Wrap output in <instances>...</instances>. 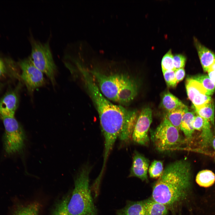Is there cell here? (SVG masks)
<instances>
[{
  "instance_id": "cell-1",
  "label": "cell",
  "mask_w": 215,
  "mask_h": 215,
  "mask_svg": "<svg viewBox=\"0 0 215 215\" xmlns=\"http://www.w3.org/2000/svg\"><path fill=\"white\" fill-rule=\"evenodd\" d=\"M79 71L99 114L105 139L103 162H106L117 138L124 141L131 138L138 115L136 110L112 103L102 93L89 71L84 67Z\"/></svg>"
},
{
  "instance_id": "cell-2",
  "label": "cell",
  "mask_w": 215,
  "mask_h": 215,
  "mask_svg": "<svg viewBox=\"0 0 215 215\" xmlns=\"http://www.w3.org/2000/svg\"><path fill=\"white\" fill-rule=\"evenodd\" d=\"M191 167L185 159L168 165L154 184L151 198L173 209L186 201L191 187Z\"/></svg>"
},
{
  "instance_id": "cell-3",
  "label": "cell",
  "mask_w": 215,
  "mask_h": 215,
  "mask_svg": "<svg viewBox=\"0 0 215 215\" xmlns=\"http://www.w3.org/2000/svg\"><path fill=\"white\" fill-rule=\"evenodd\" d=\"M89 72L95 79L102 93L108 99L121 104L127 105L136 95V84L127 74L106 75L94 70Z\"/></svg>"
},
{
  "instance_id": "cell-4",
  "label": "cell",
  "mask_w": 215,
  "mask_h": 215,
  "mask_svg": "<svg viewBox=\"0 0 215 215\" xmlns=\"http://www.w3.org/2000/svg\"><path fill=\"white\" fill-rule=\"evenodd\" d=\"M90 170L88 166L83 167L76 178L74 188L67 205L72 215H98L90 188Z\"/></svg>"
},
{
  "instance_id": "cell-5",
  "label": "cell",
  "mask_w": 215,
  "mask_h": 215,
  "mask_svg": "<svg viewBox=\"0 0 215 215\" xmlns=\"http://www.w3.org/2000/svg\"><path fill=\"white\" fill-rule=\"evenodd\" d=\"M29 41L31 46V53L29 56L32 62L46 75L54 86L57 70L50 47V38L45 42H42L36 39L31 34Z\"/></svg>"
},
{
  "instance_id": "cell-6",
  "label": "cell",
  "mask_w": 215,
  "mask_h": 215,
  "mask_svg": "<svg viewBox=\"0 0 215 215\" xmlns=\"http://www.w3.org/2000/svg\"><path fill=\"white\" fill-rule=\"evenodd\" d=\"M4 128L3 139L4 150L9 156L22 151L26 139L25 132L15 116L0 117Z\"/></svg>"
},
{
  "instance_id": "cell-7",
  "label": "cell",
  "mask_w": 215,
  "mask_h": 215,
  "mask_svg": "<svg viewBox=\"0 0 215 215\" xmlns=\"http://www.w3.org/2000/svg\"><path fill=\"white\" fill-rule=\"evenodd\" d=\"M151 139L156 149L160 152L178 150L185 142L179 130L166 119L151 133Z\"/></svg>"
},
{
  "instance_id": "cell-8",
  "label": "cell",
  "mask_w": 215,
  "mask_h": 215,
  "mask_svg": "<svg viewBox=\"0 0 215 215\" xmlns=\"http://www.w3.org/2000/svg\"><path fill=\"white\" fill-rule=\"evenodd\" d=\"M19 64L22 70L20 77L30 95L37 88L45 84L44 73L34 65L30 56L20 60Z\"/></svg>"
},
{
  "instance_id": "cell-9",
  "label": "cell",
  "mask_w": 215,
  "mask_h": 215,
  "mask_svg": "<svg viewBox=\"0 0 215 215\" xmlns=\"http://www.w3.org/2000/svg\"><path fill=\"white\" fill-rule=\"evenodd\" d=\"M152 121L151 109L148 108L143 109L138 115L132 135L134 142L143 145L148 144V131Z\"/></svg>"
},
{
  "instance_id": "cell-10",
  "label": "cell",
  "mask_w": 215,
  "mask_h": 215,
  "mask_svg": "<svg viewBox=\"0 0 215 215\" xmlns=\"http://www.w3.org/2000/svg\"><path fill=\"white\" fill-rule=\"evenodd\" d=\"M185 86L188 98L195 108H201L213 100L202 85L193 78L187 79Z\"/></svg>"
},
{
  "instance_id": "cell-11",
  "label": "cell",
  "mask_w": 215,
  "mask_h": 215,
  "mask_svg": "<svg viewBox=\"0 0 215 215\" xmlns=\"http://www.w3.org/2000/svg\"><path fill=\"white\" fill-rule=\"evenodd\" d=\"M149 161L143 155L137 151L134 153L129 177H137L143 181L148 182V172Z\"/></svg>"
},
{
  "instance_id": "cell-12",
  "label": "cell",
  "mask_w": 215,
  "mask_h": 215,
  "mask_svg": "<svg viewBox=\"0 0 215 215\" xmlns=\"http://www.w3.org/2000/svg\"><path fill=\"white\" fill-rule=\"evenodd\" d=\"M17 88L8 91L0 99V117L15 116L19 104Z\"/></svg>"
},
{
  "instance_id": "cell-13",
  "label": "cell",
  "mask_w": 215,
  "mask_h": 215,
  "mask_svg": "<svg viewBox=\"0 0 215 215\" xmlns=\"http://www.w3.org/2000/svg\"><path fill=\"white\" fill-rule=\"evenodd\" d=\"M194 42L204 70L207 72L215 62V53L194 38Z\"/></svg>"
},
{
  "instance_id": "cell-14",
  "label": "cell",
  "mask_w": 215,
  "mask_h": 215,
  "mask_svg": "<svg viewBox=\"0 0 215 215\" xmlns=\"http://www.w3.org/2000/svg\"><path fill=\"white\" fill-rule=\"evenodd\" d=\"M116 215H147L145 200H127L123 208L116 210Z\"/></svg>"
},
{
  "instance_id": "cell-15",
  "label": "cell",
  "mask_w": 215,
  "mask_h": 215,
  "mask_svg": "<svg viewBox=\"0 0 215 215\" xmlns=\"http://www.w3.org/2000/svg\"><path fill=\"white\" fill-rule=\"evenodd\" d=\"M195 116L194 112L188 111L184 114L181 121L180 130L184 135L185 141L188 142L191 141L193 137L194 130L192 124Z\"/></svg>"
},
{
  "instance_id": "cell-16",
  "label": "cell",
  "mask_w": 215,
  "mask_h": 215,
  "mask_svg": "<svg viewBox=\"0 0 215 215\" xmlns=\"http://www.w3.org/2000/svg\"><path fill=\"white\" fill-rule=\"evenodd\" d=\"M201 131L199 144L202 149L207 150L212 146L214 137L211 130V124L208 120L205 119Z\"/></svg>"
},
{
  "instance_id": "cell-17",
  "label": "cell",
  "mask_w": 215,
  "mask_h": 215,
  "mask_svg": "<svg viewBox=\"0 0 215 215\" xmlns=\"http://www.w3.org/2000/svg\"><path fill=\"white\" fill-rule=\"evenodd\" d=\"M147 215H168L169 209L165 205L151 197L145 200Z\"/></svg>"
},
{
  "instance_id": "cell-18",
  "label": "cell",
  "mask_w": 215,
  "mask_h": 215,
  "mask_svg": "<svg viewBox=\"0 0 215 215\" xmlns=\"http://www.w3.org/2000/svg\"><path fill=\"white\" fill-rule=\"evenodd\" d=\"M162 105L167 112L187 107L177 98L169 92H167L163 95Z\"/></svg>"
},
{
  "instance_id": "cell-19",
  "label": "cell",
  "mask_w": 215,
  "mask_h": 215,
  "mask_svg": "<svg viewBox=\"0 0 215 215\" xmlns=\"http://www.w3.org/2000/svg\"><path fill=\"white\" fill-rule=\"evenodd\" d=\"M197 115L208 120L215 128V105L212 100L199 108H195Z\"/></svg>"
},
{
  "instance_id": "cell-20",
  "label": "cell",
  "mask_w": 215,
  "mask_h": 215,
  "mask_svg": "<svg viewBox=\"0 0 215 215\" xmlns=\"http://www.w3.org/2000/svg\"><path fill=\"white\" fill-rule=\"evenodd\" d=\"M196 183L199 186L204 187L211 186L215 181V174L211 171L202 170L197 173L196 178Z\"/></svg>"
},
{
  "instance_id": "cell-21",
  "label": "cell",
  "mask_w": 215,
  "mask_h": 215,
  "mask_svg": "<svg viewBox=\"0 0 215 215\" xmlns=\"http://www.w3.org/2000/svg\"><path fill=\"white\" fill-rule=\"evenodd\" d=\"M188 110L187 107L185 108H179L167 112L165 118L179 130L183 116Z\"/></svg>"
},
{
  "instance_id": "cell-22",
  "label": "cell",
  "mask_w": 215,
  "mask_h": 215,
  "mask_svg": "<svg viewBox=\"0 0 215 215\" xmlns=\"http://www.w3.org/2000/svg\"><path fill=\"white\" fill-rule=\"evenodd\" d=\"M192 78L199 82L202 85L207 91L208 95H212L215 91V84L208 75H198Z\"/></svg>"
},
{
  "instance_id": "cell-23",
  "label": "cell",
  "mask_w": 215,
  "mask_h": 215,
  "mask_svg": "<svg viewBox=\"0 0 215 215\" xmlns=\"http://www.w3.org/2000/svg\"><path fill=\"white\" fill-rule=\"evenodd\" d=\"M162 162L160 160H155L149 166L148 171L150 176L152 178H159L163 171Z\"/></svg>"
},
{
  "instance_id": "cell-24",
  "label": "cell",
  "mask_w": 215,
  "mask_h": 215,
  "mask_svg": "<svg viewBox=\"0 0 215 215\" xmlns=\"http://www.w3.org/2000/svg\"><path fill=\"white\" fill-rule=\"evenodd\" d=\"M39 205L33 203L19 208L14 215H38Z\"/></svg>"
},
{
  "instance_id": "cell-25",
  "label": "cell",
  "mask_w": 215,
  "mask_h": 215,
  "mask_svg": "<svg viewBox=\"0 0 215 215\" xmlns=\"http://www.w3.org/2000/svg\"><path fill=\"white\" fill-rule=\"evenodd\" d=\"M70 199L68 196L64 197L59 202L56 206L52 215H72L67 208Z\"/></svg>"
},
{
  "instance_id": "cell-26",
  "label": "cell",
  "mask_w": 215,
  "mask_h": 215,
  "mask_svg": "<svg viewBox=\"0 0 215 215\" xmlns=\"http://www.w3.org/2000/svg\"><path fill=\"white\" fill-rule=\"evenodd\" d=\"M173 57L171 49L163 56L161 61L162 71L169 70H175Z\"/></svg>"
},
{
  "instance_id": "cell-27",
  "label": "cell",
  "mask_w": 215,
  "mask_h": 215,
  "mask_svg": "<svg viewBox=\"0 0 215 215\" xmlns=\"http://www.w3.org/2000/svg\"><path fill=\"white\" fill-rule=\"evenodd\" d=\"M164 77L167 85L169 87H174L177 85L175 70H172L162 71Z\"/></svg>"
},
{
  "instance_id": "cell-28",
  "label": "cell",
  "mask_w": 215,
  "mask_h": 215,
  "mask_svg": "<svg viewBox=\"0 0 215 215\" xmlns=\"http://www.w3.org/2000/svg\"><path fill=\"white\" fill-rule=\"evenodd\" d=\"M174 66L175 69L184 68L185 67L186 58L183 55L177 54L173 56Z\"/></svg>"
},
{
  "instance_id": "cell-29",
  "label": "cell",
  "mask_w": 215,
  "mask_h": 215,
  "mask_svg": "<svg viewBox=\"0 0 215 215\" xmlns=\"http://www.w3.org/2000/svg\"><path fill=\"white\" fill-rule=\"evenodd\" d=\"M205 119L197 115L194 118L192 126L194 130L201 131L203 126Z\"/></svg>"
},
{
  "instance_id": "cell-30",
  "label": "cell",
  "mask_w": 215,
  "mask_h": 215,
  "mask_svg": "<svg viewBox=\"0 0 215 215\" xmlns=\"http://www.w3.org/2000/svg\"><path fill=\"white\" fill-rule=\"evenodd\" d=\"M176 79L178 83L182 81L185 75V71L184 68L177 69L175 70Z\"/></svg>"
},
{
  "instance_id": "cell-31",
  "label": "cell",
  "mask_w": 215,
  "mask_h": 215,
  "mask_svg": "<svg viewBox=\"0 0 215 215\" xmlns=\"http://www.w3.org/2000/svg\"><path fill=\"white\" fill-rule=\"evenodd\" d=\"M7 68L5 62L0 58V78L7 74Z\"/></svg>"
},
{
  "instance_id": "cell-32",
  "label": "cell",
  "mask_w": 215,
  "mask_h": 215,
  "mask_svg": "<svg viewBox=\"0 0 215 215\" xmlns=\"http://www.w3.org/2000/svg\"><path fill=\"white\" fill-rule=\"evenodd\" d=\"M207 72L208 77L215 84V62L210 67Z\"/></svg>"
},
{
  "instance_id": "cell-33",
  "label": "cell",
  "mask_w": 215,
  "mask_h": 215,
  "mask_svg": "<svg viewBox=\"0 0 215 215\" xmlns=\"http://www.w3.org/2000/svg\"><path fill=\"white\" fill-rule=\"evenodd\" d=\"M212 146L214 149V160L215 161V137L214 138L212 143Z\"/></svg>"
},
{
  "instance_id": "cell-34",
  "label": "cell",
  "mask_w": 215,
  "mask_h": 215,
  "mask_svg": "<svg viewBox=\"0 0 215 215\" xmlns=\"http://www.w3.org/2000/svg\"><path fill=\"white\" fill-rule=\"evenodd\" d=\"M2 84L0 83V91L1 90V88H2Z\"/></svg>"
}]
</instances>
